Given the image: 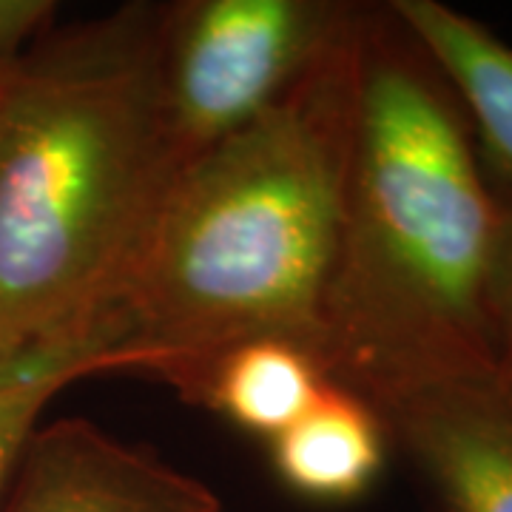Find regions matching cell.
<instances>
[{
    "label": "cell",
    "mask_w": 512,
    "mask_h": 512,
    "mask_svg": "<svg viewBox=\"0 0 512 512\" xmlns=\"http://www.w3.org/2000/svg\"><path fill=\"white\" fill-rule=\"evenodd\" d=\"M501 197L447 77L390 6H362L322 370L376 402L498 376Z\"/></svg>",
    "instance_id": "1"
},
{
    "label": "cell",
    "mask_w": 512,
    "mask_h": 512,
    "mask_svg": "<svg viewBox=\"0 0 512 512\" xmlns=\"http://www.w3.org/2000/svg\"><path fill=\"white\" fill-rule=\"evenodd\" d=\"M359 12L285 100L185 160L86 336L100 373L146 370L188 399L205 367L254 339L299 345L322 365Z\"/></svg>",
    "instance_id": "2"
},
{
    "label": "cell",
    "mask_w": 512,
    "mask_h": 512,
    "mask_svg": "<svg viewBox=\"0 0 512 512\" xmlns=\"http://www.w3.org/2000/svg\"><path fill=\"white\" fill-rule=\"evenodd\" d=\"M160 12L128 3L46 29L0 109V382L83 370L183 168L160 92Z\"/></svg>",
    "instance_id": "3"
},
{
    "label": "cell",
    "mask_w": 512,
    "mask_h": 512,
    "mask_svg": "<svg viewBox=\"0 0 512 512\" xmlns=\"http://www.w3.org/2000/svg\"><path fill=\"white\" fill-rule=\"evenodd\" d=\"M359 6L339 0H185L160 12V92L183 160L231 137L313 74Z\"/></svg>",
    "instance_id": "4"
},
{
    "label": "cell",
    "mask_w": 512,
    "mask_h": 512,
    "mask_svg": "<svg viewBox=\"0 0 512 512\" xmlns=\"http://www.w3.org/2000/svg\"><path fill=\"white\" fill-rule=\"evenodd\" d=\"M367 404L444 512H512V390L498 376L416 384Z\"/></svg>",
    "instance_id": "5"
},
{
    "label": "cell",
    "mask_w": 512,
    "mask_h": 512,
    "mask_svg": "<svg viewBox=\"0 0 512 512\" xmlns=\"http://www.w3.org/2000/svg\"><path fill=\"white\" fill-rule=\"evenodd\" d=\"M0 512H222L217 493L86 419L37 427Z\"/></svg>",
    "instance_id": "6"
},
{
    "label": "cell",
    "mask_w": 512,
    "mask_h": 512,
    "mask_svg": "<svg viewBox=\"0 0 512 512\" xmlns=\"http://www.w3.org/2000/svg\"><path fill=\"white\" fill-rule=\"evenodd\" d=\"M390 12L447 77L470 117L490 180L512 188V49L441 0H393Z\"/></svg>",
    "instance_id": "7"
},
{
    "label": "cell",
    "mask_w": 512,
    "mask_h": 512,
    "mask_svg": "<svg viewBox=\"0 0 512 512\" xmlns=\"http://www.w3.org/2000/svg\"><path fill=\"white\" fill-rule=\"evenodd\" d=\"M268 444L285 490L319 504H348L382 476L390 436L362 396L328 382L305 416Z\"/></svg>",
    "instance_id": "8"
},
{
    "label": "cell",
    "mask_w": 512,
    "mask_h": 512,
    "mask_svg": "<svg viewBox=\"0 0 512 512\" xmlns=\"http://www.w3.org/2000/svg\"><path fill=\"white\" fill-rule=\"evenodd\" d=\"M328 382L308 350L282 339H254L205 367L188 402H202L239 430L274 441L305 416Z\"/></svg>",
    "instance_id": "9"
},
{
    "label": "cell",
    "mask_w": 512,
    "mask_h": 512,
    "mask_svg": "<svg viewBox=\"0 0 512 512\" xmlns=\"http://www.w3.org/2000/svg\"><path fill=\"white\" fill-rule=\"evenodd\" d=\"M86 379L80 370H35L0 382V504L15 478L18 461L32 439L40 416L63 387Z\"/></svg>",
    "instance_id": "10"
},
{
    "label": "cell",
    "mask_w": 512,
    "mask_h": 512,
    "mask_svg": "<svg viewBox=\"0 0 512 512\" xmlns=\"http://www.w3.org/2000/svg\"><path fill=\"white\" fill-rule=\"evenodd\" d=\"M501 197V242L493 279V333L498 379L512 387V188L495 185Z\"/></svg>",
    "instance_id": "11"
},
{
    "label": "cell",
    "mask_w": 512,
    "mask_h": 512,
    "mask_svg": "<svg viewBox=\"0 0 512 512\" xmlns=\"http://www.w3.org/2000/svg\"><path fill=\"white\" fill-rule=\"evenodd\" d=\"M55 18L49 0H0V72L9 69Z\"/></svg>",
    "instance_id": "12"
},
{
    "label": "cell",
    "mask_w": 512,
    "mask_h": 512,
    "mask_svg": "<svg viewBox=\"0 0 512 512\" xmlns=\"http://www.w3.org/2000/svg\"><path fill=\"white\" fill-rule=\"evenodd\" d=\"M15 63H18V60H15ZM15 63H12V66H15ZM12 66L0 72V109H3V97H6V83H9V72H12Z\"/></svg>",
    "instance_id": "13"
},
{
    "label": "cell",
    "mask_w": 512,
    "mask_h": 512,
    "mask_svg": "<svg viewBox=\"0 0 512 512\" xmlns=\"http://www.w3.org/2000/svg\"><path fill=\"white\" fill-rule=\"evenodd\" d=\"M510 390H512V387H510Z\"/></svg>",
    "instance_id": "14"
}]
</instances>
